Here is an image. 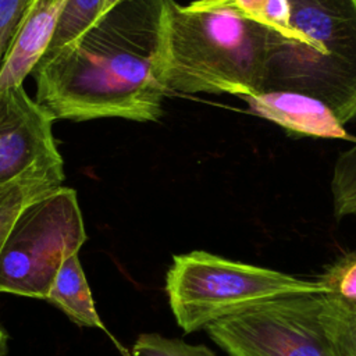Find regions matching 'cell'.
Segmentation results:
<instances>
[{"label": "cell", "instance_id": "cell-1", "mask_svg": "<svg viewBox=\"0 0 356 356\" xmlns=\"http://www.w3.org/2000/svg\"><path fill=\"white\" fill-rule=\"evenodd\" d=\"M167 0H120L76 39L36 63V102L54 120L157 121Z\"/></svg>", "mask_w": 356, "mask_h": 356}, {"label": "cell", "instance_id": "cell-11", "mask_svg": "<svg viewBox=\"0 0 356 356\" xmlns=\"http://www.w3.org/2000/svg\"><path fill=\"white\" fill-rule=\"evenodd\" d=\"M316 281L327 303L341 310L356 313V250L335 259Z\"/></svg>", "mask_w": 356, "mask_h": 356}, {"label": "cell", "instance_id": "cell-5", "mask_svg": "<svg viewBox=\"0 0 356 356\" xmlns=\"http://www.w3.org/2000/svg\"><path fill=\"white\" fill-rule=\"evenodd\" d=\"M86 231L76 192L56 186L14 221L0 250V293L46 300L63 263L78 254Z\"/></svg>", "mask_w": 356, "mask_h": 356}, {"label": "cell", "instance_id": "cell-16", "mask_svg": "<svg viewBox=\"0 0 356 356\" xmlns=\"http://www.w3.org/2000/svg\"><path fill=\"white\" fill-rule=\"evenodd\" d=\"M134 356H216L206 345H191L160 334H140L132 346Z\"/></svg>", "mask_w": 356, "mask_h": 356}, {"label": "cell", "instance_id": "cell-4", "mask_svg": "<svg viewBox=\"0 0 356 356\" xmlns=\"http://www.w3.org/2000/svg\"><path fill=\"white\" fill-rule=\"evenodd\" d=\"M165 293L177 324L189 334L266 299L320 293V285L316 280L193 250L172 257Z\"/></svg>", "mask_w": 356, "mask_h": 356}, {"label": "cell", "instance_id": "cell-6", "mask_svg": "<svg viewBox=\"0 0 356 356\" xmlns=\"http://www.w3.org/2000/svg\"><path fill=\"white\" fill-rule=\"evenodd\" d=\"M320 293L257 302L209 324V337L229 356H338L321 320Z\"/></svg>", "mask_w": 356, "mask_h": 356}, {"label": "cell", "instance_id": "cell-9", "mask_svg": "<svg viewBox=\"0 0 356 356\" xmlns=\"http://www.w3.org/2000/svg\"><path fill=\"white\" fill-rule=\"evenodd\" d=\"M70 0H33L0 65V89L22 85L51 40Z\"/></svg>", "mask_w": 356, "mask_h": 356}, {"label": "cell", "instance_id": "cell-19", "mask_svg": "<svg viewBox=\"0 0 356 356\" xmlns=\"http://www.w3.org/2000/svg\"><path fill=\"white\" fill-rule=\"evenodd\" d=\"M117 1H120V0H106V3H104V8H103V13H106L108 8H111Z\"/></svg>", "mask_w": 356, "mask_h": 356}, {"label": "cell", "instance_id": "cell-14", "mask_svg": "<svg viewBox=\"0 0 356 356\" xmlns=\"http://www.w3.org/2000/svg\"><path fill=\"white\" fill-rule=\"evenodd\" d=\"M235 4L256 18L257 21L268 25L277 31L285 40L299 42L306 44V38L291 28L289 25V7L286 0H234Z\"/></svg>", "mask_w": 356, "mask_h": 356}, {"label": "cell", "instance_id": "cell-10", "mask_svg": "<svg viewBox=\"0 0 356 356\" xmlns=\"http://www.w3.org/2000/svg\"><path fill=\"white\" fill-rule=\"evenodd\" d=\"M46 300L60 309L76 325L102 330L122 353V356H131L129 350H127L117 341V338H114V335L107 330V327L99 317L78 254L68 257L63 263Z\"/></svg>", "mask_w": 356, "mask_h": 356}, {"label": "cell", "instance_id": "cell-18", "mask_svg": "<svg viewBox=\"0 0 356 356\" xmlns=\"http://www.w3.org/2000/svg\"><path fill=\"white\" fill-rule=\"evenodd\" d=\"M7 342H8V334L0 325V356H4L7 353Z\"/></svg>", "mask_w": 356, "mask_h": 356}, {"label": "cell", "instance_id": "cell-15", "mask_svg": "<svg viewBox=\"0 0 356 356\" xmlns=\"http://www.w3.org/2000/svg\"><path fill=\"white\" fill-rule=\"evenodd\" d=\"M321 300V320L338 356H356V313L334 307L323 296Z\"/></svg>", "mask_w": 356, "mask_h": 356}, {"label": "cell", "instance_id": "cell-2", "mask_svg": "<svg viewBox=\"0 0 356 356\" xmlns=\"http://www.w3.org/2000/svg\"><path fill=\"white\" fill-rule=\"evenodd\" d=\"M282 36L234 0L165 1L164 82L168 93L254 96ZM284 39V38H282Z\"/></svg>", "mask_w": 356, "mask_h": 356}, {"label": "cell", "instance_id": "cell-12", "mask_svg": "<svg viewBox=\"0 0 356 356\" xmlns=\"http://www.w3.org/2000/svg\"><path fill=\"white\" fill-rule=\"evenodd\" d=\"M331 195L334 214L338 220L356 216V139L335 160Z\"/></svg>", "mask_w": 356, "mask_h": 356}, {"label": "cell", "instance_id": "cell-8", "mask_svg": "<svg viewBox=\"0 0 356 356\" xmlns=\"http://www.w3.org/2000/svg\"><path fill=\"white\" fill-rule=\"evenodd\" d=\"M252 113L275 122L285 131L296 135L349 139L345 125L320 100L307 95L285 90L263 92L243 97Z\"/></svg>", "mask_w": 356, "mask_h": 356}, {"label": "cell", "instance_id": "cell-13", "mask_svg": "<svg viewBox=\"0 0 356 356\" xmlns=\"http://www.w3.org/2000/svg\"><path fill=\"white\" fill-rule=\"evenodd\" d=\"M60 186L40 181H19L0 188V250L19 213L33 199Z\"/></svg>", "mask_w": 356, "mask_h": 356}, {"label": "cell", "instance_id": "cell-7", "mask_svg": "<svg viewBox=\"0 0 356 356\" xmlns=\"http://www.w3.org/2000/svg\"><path fill=\"white\" fill-rule=\"evenodd\" d=\"M53 121L22 85L0 89V188L19 181L63 184L64 163Z\"/></svg>", "mask_w": 356, "mask_h": 356}, {"label": "cell", "instance_id": "cell-17", "mask_svg": "<svg viewBox=\"0 0 356 356\" xmlns=\"http://www.w3.org/2000/svg\"><path fill=\"white\" fill-rule=\"evenodd\" d=\"M33 0H0V65Z\"/></svg>", "mask_w": 356, "mask_h": 356}, {"label": "cell", "instance_id": "cell-3", "mask_svg": "<svg viewBox=\"0 0 356 356\" xmlns=\"http://www.w3.org/2000/svg\"><path fill=\"white\" fill-rule=\"evenodd\" d=\"M289 25L306 44L280 39L270 53L264 92L323 102L345 125L356 118V0H286Z\"/></svg>", "mask_w": 356, "mask_h": 356}]
</instances>
